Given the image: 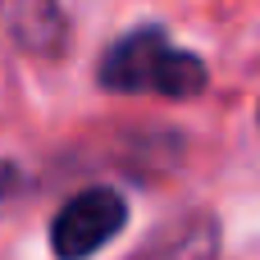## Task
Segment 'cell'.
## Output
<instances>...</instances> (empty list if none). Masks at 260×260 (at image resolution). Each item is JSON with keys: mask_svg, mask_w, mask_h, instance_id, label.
<instances>
[{"mask_svg": "<svg viewBox=\"0 0 260 260\" xmlns=\"http://www.w3.org/2000/svg\"><path fill=\"white\" fill-rule=\"evenodd\" d=\"M23 192V174H18V165H9V160H0V210L14 201Z\"/></svg>", "mask_w": 260, "mask_h": 260, "instance_id": "cell-5", "label": "cell"}, {"mask_svg": "<svg viewBox=\"0 0 260 260\" xmlns=\"http://www.w3.org/2000/svg\"><path fill=\"white\" fill-rule=\"evenodd\" d=\"M0 37L37 59H55L69 46V18L59 0H0Z\"/></svg>", "mask_w": 260, "mask_h": 260, "instance_id": "cell-3", "label": "cell"}, {"mask_svg": "<svg viewBox=\"0 0 260 260\" xmlns=\"http://www.w3.org/2000/svg\"><path fill=\"white\" fill-rule=\"evenodd\" d=\"M123 219H128V201L114 187H87V192L69 197L55 210V219H50V251H55V260H87L105 242L119 238Z\"/></svg>", "mask_w": 260, "mask_h": 260, "instance_id": "cell-2", "label": "cell"}, {"mask_svg": "<svg viewBox=\"0 0 260 260\" xmlns=\"http://www.w3.org/2000/svg\"><path fill=\"white\" fill-rule=\"evenodd\" d=\"M133 260H219V224L210 215H183Z\"/></svg>", "mask_w": 260, "mask_h": 260, "instance_id": "cell-4", "label": "cell"}, {"mask_svg": "<svg viewBox=\"0 0 260 260\" xmlns=\"http://www.w3.org/2000/svg\"><path fill=\"white\" fill-rule=\"evenodd\" d=\"M210 82L206 59L178 50L165 27H133L101 55V87L119 96H165L192 101Z\"/></svg>", "mask_w": 260, "mask_h": 260, "instance_id": "cell-1", "label": "cell"}]
</instances>
